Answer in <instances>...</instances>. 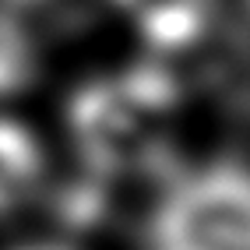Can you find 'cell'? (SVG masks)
<instances>
[{"mask_svg": "<svg viewBox=\"0 0 250 250\" xmlns=\"http://www.w3.org/2000/svg\"><path fill=\"white\" fill-rule=\"evenodd\" d=\"M152 250H250V176L205 169L162 194L148 222Z\"/></svg>", "mask_w": 250, "mask_h": 250, "instance_id": "6da1fadb", "label": "cell"}, {"mask_svg": "<svg viewBox=\"0 0 250 250\" xmlns=\"http://www.w3.org/2000/svg\"><path fill=\"white\" fill-rule=\"evenodd\" d=\"M166 106V85L152 74H127L78 92L71 106L74 138L99 169H141L152 152V124Z\"/></svg>", "mask_w": 250, "mask_h": 250, "instance_id": "7a4b0ae2", "label": "cell"}, {"mask_svg": "<svg viewBox=\"0 0 250 250\" xmlns=\"http://www.w3.org/2000/svg\"><path fill=\"white\" fill-rule=\"evenodd\" d=\"M46 169L42 145L32 130L11 116H0V215L18 211L32 194Z\"/></svg>", "mask_w": 250, "mask_h": 250, "instance_id": "3957f363", "label": "cell"}, {"mask_svg": "<svg viewBox=\"0 0 250 250\" xmlns=\"http://www.w3.org/2000/svg\"><path fill=\"white\" fill-rule=\"evenodd\" d=\"M116 7L162 49L190 42L205 18V0H116Z\"/></svg>", "mask_w": 250, "mask_h": 250, "instance_id": "277c9868", "label": "cell"}, {"mask_svg": "<svg viewBox=\"0 0 250 250\" xmlns=\"http://www.w3.org/2000/svg\"><path fill=\"white\" fill-rule=\"evenodd\" d=\"M14 250H71L63 243H25V247H14Z\"/></svg>", "mask_w": 250, "mask_h": 250, "instance_id": "5b68a950", "label": "cell"}]
</instances>
